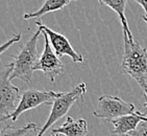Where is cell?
Listing matches in <instances>:
<instances>
[{
    "label": "cell",
    "mask_w": 147,
    "mask_h": 136,
    "mask_svg": "<svg viewBox=\"0 0 147 136\" xmlns=\"http://www.w3.org/2000/svg\"><path fill=\"white\" fill-rule=\"evenodd\" d=\"M144 107H145V108H147V102H146V103H145V104H144Z\"/></svg>",
    "instance_id": "17"
},
{
    "label": "cell",
    "mask_w": 147,
    "mask_h": 136,
    "mask_svg": "<svg viewBox=\"0 0 147 136\" xmlns=\"http://www.w3.org/2000/svg\"><path fill=\"white\" fill-rule=\"evenodd\" d=\"M21 39H22V33H17V34H15L11 39L7 40L5 43L1 44V45H0V56L3 54V52H5L11 45H14L16 43L20 42Z\"/></svg>",
    "instance_id": "14"
},
{
    "label": "cell",
    "mask_w": 147,
    "mask_h": 136,
    "mask_svg": "<svg viewBox=\"0 0 147 136\" xmlns=\"http://www.w3.org/2000/svg\"><path fill=\"white\" fill-rule=\"evenodd\" d=\"M41 34V29H38L30 39L20 47L19 52L11 56L14 58V61L11 62L14 66L11 77V80L19 79L26 84L31 83L32 74L34 72V66L41 57L37 48L38 40Z\"/></svg>",
    "instance_id": "2"
},
{
    "label": "cell",
    "mask_w": 147,
    "mask_h": 136,
    "mask_svg": "<svg viewBox=\"0 0 147 136\" xmlns=\"http://www.w3.org/2000/svg\"><path fill=\"white\" fill-rule=\"evenodd\" d=\"M86 93H87V86L85 83H80L79 85H77L69 92H57V97H54L52 109H51L48 118L44 126L39 129V133L37 134V136L44 135L49 128L52 127L57 120H59L68 113L71 107L77 101L84 102Z\"/></svg>",
    "instance_id": "3"
},
{
    "label": "cell",
    "mask_w": 147,
    "mask_h": 136,
    "mask_svg": "<svg viewBox=\"0 0 147 136\" xmlns=\"http://www.w3.org/2000/svg\"><path fill=\"white\" fill-rule=\"evenodd\" d=\"M51 136H57V134H52V133H51Z\"/></svg>",
    "instance_id": "18"
},
{
    "label": "cell",
    "mask_w": 147,
    "mask_h": 136,
    "mask_svg": "<svg viewBox=\"0 0 147 136\" xmlns=\"http://www.w3.org/2000/svg\"><path fill=\"white\" fill-rule=\"evenodd\" d=\"M52 134H62L64 136H87L88 134V124L86 119H74L73 117L67 116L65 124L59 128H54L51 131Z\"/></svg>",
    "instance_id": "10"
},
{
    "label": "cell",
    "mask_w": 147,
    "mask_h": 136,
    "mask_svg": "<svg viewBox=\"0 0 147 136\" xmlns=\"http://www.w3.org/2000/svg\"><path fill=\"white\" fill-rule=\"evenodd\" d=\"M143 120H147V116L146 114L141 113L140 111H136L133 114H127L113 119L112 120V124L114 125L113 134L120 136L128 135L131 131L136 130L139 124Z\"/></svg>",
    "instance_id": "9"
},
{
    "label": "cell",
    "mask_w": 147,
    "mask_h": 136,
    "mask_svg": "<svg viewBox=\"0 0 147 136\" xmlns=\"http://www.w3.org/2000/svg\"><path fill=\"white\" fill-rule=\"evenodd\" d=\"M40 129L37 124L28 122L21 127H14L11 125H6L4 128L0 129V136H25L31 132Z\"/></svg>",
    "instance_id": "13"
},
{
    "label": "cell",
    "mask_w": 147,
    "mask_h": 136,
    "mask_svg": "<svg viewBox=\"0 0 147 136\" xmlns=\"http://www.w3.org/2000/svg\"><path fill=\"white\" fill-rule=\"evenodd\" d=\"M135 1H136L138 4H140V5L143 7V10H144L145 14L142 16V18H143V20L147 23V0H135Z\"/></svg>",
    "instance_id": "16"
},
{
    "label": "cell",
    "mask_w": 147,
    "mask_h": 136,
    "mask_svg": "<svg viewBox=\"0 0 147 136\" xmlns=\"http://www.w3.org/2000/svg\"><path fill=\"white\" fill-rule=\"evenodd\" d=\"M13 63L0 68V122L17 109L21 97L19 88L11 84Z\"/></svg>",
    "instance_id": "4"
},
{
    "label": "cell",
    "mask_w": 147,
    "mask_h": 136,
    "mask_svg": "<svg viewBox=\"0 0 147 136\" xmlns=\"http://www.w3.org/2000/svg\"><path fill=\"white\" fill-rule=\"evenodd\" d=\"M36 25L38 26V29H41L42 34H46L49 39L51 47L53 48L54 52L59 56V58L64 57V56H68L72 59L74 63H82L84 62V57L82 54H78L75 49L72 47L70 41H69L66 36L63 34H59L57 31H52L48 27V26L44 25L40 20L36 21Z\"/></svg>",
    "instance_id": "7"
},
{
    "label": "cell",
    "mask_w": 147,
    "mask_h": 136,
    "mask_svg": "<svg viewBox=\"0 0 147 136\" xmlns=\"http://www.w3.org/2000/svg\"><path fill=\"white\" fill-rule=\"evenodd\" d=\"M57 92L54 91H47V90H36V89H28L25 90L21 95V99L19 102L17 109L9 114V116L4 118L5 120H13L16 122L18 117L25 111L31 110L39 106L46 105V106H52L53 105L54 97H57Z\"/></svg>",
    "instance_id": "6"
},
{
    "label": "cell",
    "mask_w": 147,
    "mask_h": 136,
    "mask_svg": "<svg viewBox=\"0 0 147 136\" xmlns=\"http://www.w3.org/2000/svg\"><path fill=\"white\" fill-rule=\"evenodd\" d=\"M124 51L122 57V69L137 82L144 92L147 102V49L123 35Z\"/></svg>",
    "instance_id": "1"
},
{
    "label": "cell",
    "mask_w": 147,
    "mask_h": 136,
    "mask_svg": "<svg viewBox=\"0 0 147 136\" xmlns=\"http://www.w3.org/2000/svg\"><path fill=\"white\" fill-rule=\"evenodd\" d=\"M43 36L45 39V45L39 61L34 66V71H42L46 77L49 78L51 82H53L55 78L64 72V64L51 47L47 35L43 34Z\"/></svg>",
    "instance_id": "8"
},
{
    "label": "cell",
    "mask_w": 147,
    "mask_h": 136,
    "mask_svg": "<svg viewBox=\"0 0 147 136\" xmlns=\"http://www.w3.org/2000/svg\"><path fill=\"white\" fill-rule=\"evenodd\" d=\"M135 112L136 108L131 103L125 102L118 97L102 95L98 99V105L93 112V115L99 119L112 122L113 119Z\"/></svg>",
    "instance_id": "5"
},
{
    "label": "cell",
    "mask_w": 147,
    "mask_h": 136,
    "mask_svg": "<svg viewBox=\"0 0 147 136\" xmlns=\"http://www.w3.org/2000/svg\"><path fill=\"white\" fill-rule=\"evenodd\" d=\"M72 1H75V0H44L43 5L38 11L24 14L23 19H38V18L42 17L43 15L48 14V13H54V12L62 11L68 4H70Z\"/></svg>",
    "instance_id": "11"
},
{
    "label": "cell",
    "mask_w": 147,
    "mask_h": 136,
    "mask_svg": "<svg viewBox=\"0 0 147 136\" xmlns=\"http://www.w3.org/2000/svg\"><path fill=\"white\" fill-rule=\"evenodd\" d=\"M128 136H147V120L140 122L136 130L131 131Z\"/></svg>",
    "instance_id": "15"
},
{
    "label": "cell",
    "mask_w": 147,
    "mask_h": 136,
    "mask_svg": "<svg viewBox=\"0 0 147 136\" xmlns=\"http://www.w3.org/2000/svg\"><path fill=\"white\" fill-rule=\"evenodd\" d=\"M122 136H128V135H122Z\"/></svg>",
    "instance_id": "19"
},
{
    "label": "cell",
    "mask_w": 147,
    "mask_h": 136,
    "mask_svg": "<svg viewBox=\"0 0 147 136\" xmlns=\"http://www.w3.org/2000/svg\"><path fill=\"white\" fill-rule=\"evenodd\" d=\"M101 5L109 6L110 9L115 11L118 14L119 19L121 21L122 27H123V35H126L128 39H134L133 34L128 27V23L125 16V7H126V2L127 0H98Z\"/></svg>",
    "instance_id": "12"
}]
</instances>
